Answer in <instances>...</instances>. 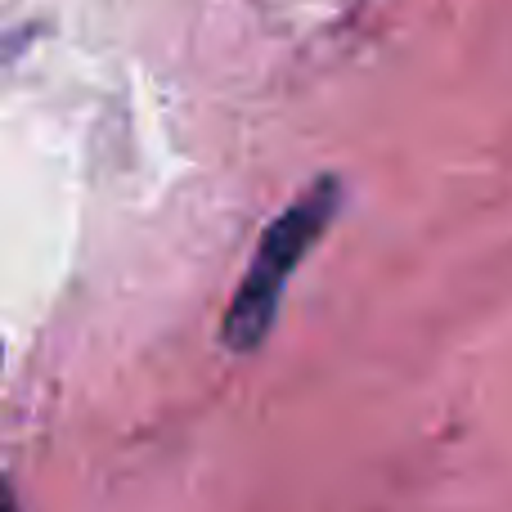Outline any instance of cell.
<instances>
[{"label": "cell", "mask_w": 512, "mask_h": 512, "mask_svg": "<svg viewBox=\"0 0 512 512\" xmlns=\"http://www.w3.org/2000/svg\"><path fill=\"white\" fill-rule=\"evenodd\" d=\"M0 512H14V499H9V486L0 481Z\"/></svg>", "instance_id": "obj_2"}, {"label": "cell", "mask_w": 512, "mask_h": 512, "mask_svg": "<svg viewBox=\"0 0 512 512\" xmlns=\"http://www.w3.org/2000/svg\"><path fill=\"white\" fill-rule=\"evenodd\" d=\"M337 207H342V189L333 176H319L310 189H301L279 216L261 230L243 283L234 288L230 306H225V324H221V342L230 351H256L265 342V333L274 328L279 315V301L288 292V279L306 252L319 243V234L333 225Z\"/></svg>", "instance_id": "obj_1"}]
</instances>
